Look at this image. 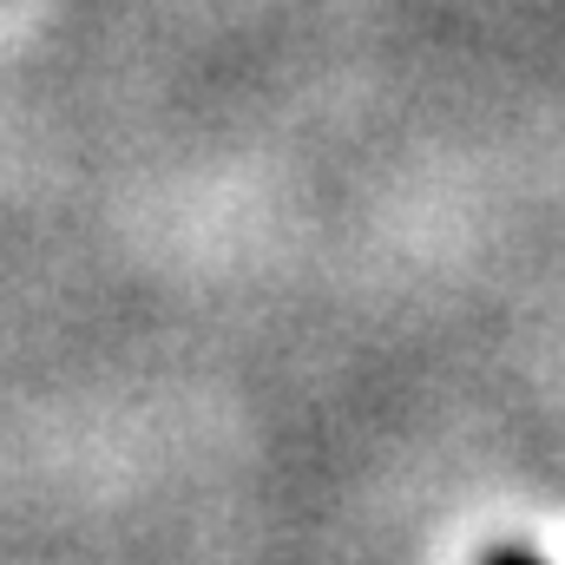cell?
Segmentation results:
<instances>
[{"instance_id":"obj_1","label":"cell","mask_w":565,"mask_h":565,"mask_svg":"<svg viewBox=\"0 0 565 565\" xmlns=\"http://www.w3.org/2000/svg\"><path fill=\"white\" fill-rule=\"evenodd\" d=\"M480 565H546V559L526 553V546H493V553H480Z\"/></svg>"}]
</instances>
